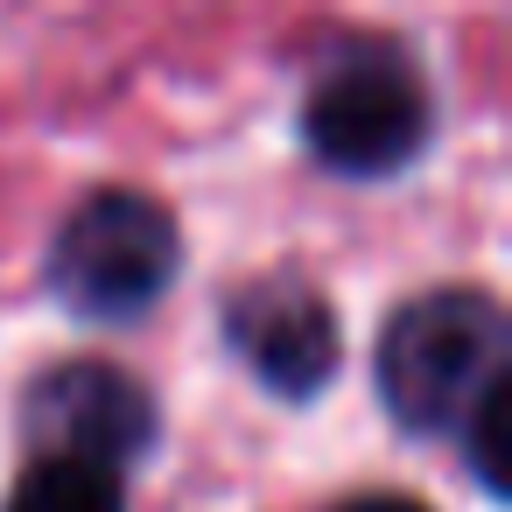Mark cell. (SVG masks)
<instances>
[{
    "label": "cell",
    "instance_id": "1",
    "mask_svg": "<svg viewBox=\"0 0 512 512\" xmlns=\"http://www.w3.org/2000/svg\"><path fill=\"white\" fill-rule=\"evenodd\" d=\"M505 379V309L477 288H428L386 316L379 400L414 435H449Z\"/></svg>",
    "mask_w": 512,
    "mask_h": 512
},
{
    "label": "cell",
    "instance_id": "2",
    "mask_svg": "<svg viewBox=\"0 0 512 512\" xmlns=\"http://www.w3.org/2000/svg\"><path fill=\"white\" fill-rule=\"evenodd\" d=\"M302 141L337 176H393L428 148V85L407 50H344L302 99Z\"/></svg>",
    "mask_w": 512,
    "mask_h": 512
},
{
    "label": "cell",
    "instance_id": "3",
    "mask_svg": "<svg viewBox=\"0 0 512 512\" xmlns=\"http://www.w3.org/2000/svg\"><path fill=\"white\" fill-rule=\"evenodd\" d=\"M176 267H183V232L141 190H99V197H85L57 225V246H50L57 295L78 316H99V323L141 316L176 281Z\"/></svg>",
    "mask_w": 512,
    "mask_h": 512
},
{
    "label": "cell",
    "instance_id": "4",
    "mask_svg": "<svg viewBox=\"0 0 512 512\" xmlns=\"http://www.w3.org/2000/svg\"><path fill=\"white\" fill-rule=\"evenodd\" d=\"M29 435H36L43 456L99 463V470L120 477V463L148 456V442H155V400L134 372H120L106 358H71V365L36 379Z\"/></svg>",
    "mask_w": 512,
    "mask_h": 512
},
{
    "label": "cell",
    "instance_id": "5",
    "mask_svg": "<svg viewBox=\"0 0 512 512\" xmlns=\"http://www.w3.org/2000/svg\"><path fill=\"white\" fill-rule=\"evenodd\" d=\"M225 337L253 365V379L288 400L323 393V379L337 372V316L309 281H288V274L253 281L225 309Z\"/></svg>",
    "mask_w": 512,
    "mask_h": 512
},
{
    "label": "cell",
    "instance_id": "6",
    "mask_svg": "<svg viewBox=\"0 0 512 512\" xmlns=\"http://www.w3.org/2000/svg\"><path fill=\"white\" fill-rule=\"evenodd\" d=\"M0 512H127V498H120V477L99 470V463L36 456V463L15 477V491H8V505H0Z\"/></svg>",
    "mask_w": 512,
    "mask_h": 512
},
{
    "label": "cell",
    "instance_id": "7",
    "mask_svg": "<svg viewBox=\"0 0 512 512\" xmlns=\"http://www.w3.org/2000/svg\"><path fill=\"white\" fill-rule=\"evenodd\" d=\"M344 512H428V505H414V498H358V505H344Z\"/></svg>",
    "mask_w": 512,
    "mask_h": 512
}]
</instances>
